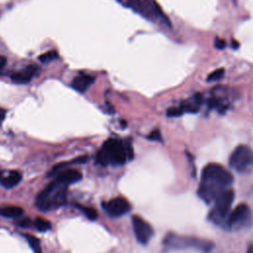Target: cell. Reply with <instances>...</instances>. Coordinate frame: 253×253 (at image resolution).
Listing matches in <instances>:
<instances>
[{
    "label": "cell",
    "instance_id": "1",
    "mask_svg": "<svg viewBox=\"0 0 253 253\" xmlns=\"http://www.w3.org/2000/svg\"><path fill=\"white\" fill-rule=\"evenodd\" d=\"M233 183L234 176L226 168L219 164H209L202 171L198 195L205 203L211 204Z\"/></svg>",
    "mask_w": 253,
    "mask_h": 253
},
{
    "label": "cell",
    "instance_id": "2",
    "mask_svg": "<svg viewBox=\"0 0 253 253\" xmlns=\"http://www.w3.org/2000/svg\"><path fill=\"white\" fill-rule=\"evenodd\" d=\"M68 185L55 179L44 189L36 199V206L40 211L56 210L66 202Z\"/></svg>",
    "mask_w": 253,
    "mask_h": 253
},
{
    "label": "cell",
    "instance_id": "3",
    "mask_svg": "<svg viewBox=\"0 0 253 253\" xmlns=\"http://www.w3.org/2000/svg\"><path fill=\"white\" fill-rule=\"evenodd\" d=\"M128 160L126 145L121 140L110 139L106 141L97 153V162L101 165H122Z\"/></svg>",
    "mask_w": 253,
    "mask_h": 253
},
{
    "label": "cell",
    "instance_id": "4",
    "mask_svg": "<svg viewBox=\"0 0 253 253\" xmlns=\"http://www.w3.org/2000/svg\"><path fill=\"white\" fill-rule=\"evenodd\" d=\"M164 245L167 249H184L195 248L202 253H210L214 248V243L210 240L202 239L199 238L189 236H179L169 233L164 239Z\"/></svg>",
    "mask_w": 253,
    "mask_h": 253
},
{
    "label": "cell",
    "instance_id": "5",
    "mask_svg": "<svg viewBox=\"0 0 253 253\" xmlns=\"http://www.w3.org/2000/svg\"><path fill=\"white\" fill-rule=\"evenodd\" d=\"M235 191L228 188L214 201V208L209 214V220L212 223L216 224H222L225 221L235 201Z\"/></svg>",
    "mask_w": 253,
    "mask_h": 253
},
{
    "label": "cell",
    "instance_id": "6",
    "mask_svg": "<svg viewBox=\"0 0 253 253\" xmlns=\"http://www.w3.org/2000/svg\"><path fill=\"white\" fill-rule=\"evenodd\" d=\"M229 166L239 173H246L253 169V150L245 145L236 148L229 157Z\"/></svg>",
    "mask_w": 253,
    "mask_h": 253
},
{
    "label": "cell",
    "instance_id": "7",
    "mask_svg": "<svg viewBox=\"0 0 253 253\" xmlns=\"http://www.w3.org/2000/svg\"><path fill=\"white\" fill-rule=\"evenodd\" d=\"M251 220L252 213L250 207L247 204L241 203L238 207H236L232 213H229L225 222V225L229 231L237 232L249 225Z\"/></svg>",
    "mask_w": 253,
    "mask_h": 253
},
{
    "label": "cell",
    "instance_id": "8",
    "mask_svg": "<svg viewBox=\"0 0 253 253\" xmlns=\"http://www.w3.org/2000/svg\"><path fill=\"white\" fill-rule=\"evenodd\" d=\"M133 226L135 238L141 244H148L154 235L152 226L140 216L133 217Z\"/></svg>",
    "mask_w": 253,
    "mask_h": 253
},
{
    "label": "cell",
    "instance_id": "9",
    "mask_svg": "<svg viewBox=\"0 0 253 253\" xmlns=\"http://www.w3.org/2000/svg\"><path fill=\"white\" fill-rule=\"evenodd\" d=\"M104 211L113 218L126 215L131 210V205L125 198H115L103 204Z\"/></svg>",
    "mask_w": 253,
    "mask_h": 253
},
{
    "label": "cell",
    "instance_id": "10",
    "mask_svg": "<svg viewBox=\"0 0 253 253\" xmlns=\"http://www.w3.org/2000/svg\"><path fill=\"white\" fill-rule=\"evenodd\" d=\"M40 71L39 66L37 65H29L27 66L26 68H24V70L21 71V72H18V73H15L11 75V80L15 83H18V84H25V83H28L32 80V78L38 74Z\"/></svg>",
    "mask_w": 253,
    "mask_h": 253
},
{
    "label": "cell",
    "instance_id": "11",
    "mask_svg": "<svg viewBox=\"0 0 253 253\" xmlns=\"http://www.w3.org/2000/svg\"><path fill=\"white\" fill-rule=\"evenodd\" d=\"M83 178L82 173L75 169H63L57 175V180L60 182L66 184V185H71V184L76 183Z\"/></svg>",
    "mask_w": 253,
    "mask_h": 253
},
{
    "label": "cell",
    "instance_id": "12",
    "mask_svg": "<svg viewBox=\"0 0 253 253\" xmlns=\"http://www.w3.org/2000/svg\"><path fill=\"white\" fill-rule=\"evenodd\" d=\"M95 80V77L89 75V74H80L79 75H77L76 77H74V79L73 80L72 86L74 89H75L76 91L80 92V93H84V92L93 84Z\"/></svg>",
    "mask_w": 253,
    "mask_h": 253
},
{
    "label": "cell",
    "instance_id": "13",
    "mask_svg": "<svg viewBox=\"0 0 253 253\" xmlns=\"http://www.w3.org/2000/svg\"><path fill=\"white\" fill-rule=\"evenodd\" d=\"M202 100L203 98L201 94H195L192 98L182 102L180 108L183 113H197L200 110Z\"/></svg>",
    "mask_w": 253,
    "mask_h": 253
},
{
    "label": "cell",
    "instance_id": "14",
    "mask_svg": "<svg viewBox=\"0 0 253 253\" xmlns=\"http://www.w3.org/2000/svg\"><path fill=\"white\" fill-rule=\"evenodd\" d=\"M22 179V175L20 172L18 171H10L9 174L7 176H3L2 173L0 172V183L2 184V186L5 188H12L15 187L17 184H19V182Z\"/></svg>",
    "mask_w": 253,
    "mask_h": 253
},
{
    "label": "cell",
    "instance_id": "15",
    "mask_svg": "<svg viewBox=\"0 0 253 253\" xmlns=\"http://www.w3.org/2000/svg\"><path fill=\"white\" fill-rule=\"evenodd\" d=\"M23 209L20 207H6L0 209V216L5 218H20L23 215Z\"/></svg>",
    "mask_w": 253,
    "mask_h": 253
},
{
    "label": "cell",
    "instance_id": "16",
    "mask_svg": "<svg viewBox=\"0 0 253 253\" xmlns=\"http://www.w3.org/2000/svg\"><path fill=\"white\" fill-rule=\"evenodd\" d=\"M77 208L84 213V215L90 220V221H96L98 218V213L96 212L95 209L93 208H90V207H86V206H82V205H76Z\"/></svg>",
    "mask_w": 253,
    "mask_h": 253
},
{
    "label": "cell",
    "instance_id": "17",
    "mask_svg": "<svg viewBox=\"0 0 253 253\" xmlns=\"http://www.w3.org/2000/svg\"><path fill=\"white\" fill-rule=\"evenodd\" d=\"M35 225H36V228L41 233H45V232L50 231V229L52 228V223L49 221L42 219V218H38L36 220Z\"/></svg>",
    "mask_w": 253,
    "mask_h": 253
},
{
    "label": "cell",
    "instance_id": "18",
    "mask_svg": "<svg viewBox=\"0 0 253 253\" xmlns=\"http://www.w3.org/2000/svg\"><path fill=\"white\" fill-rule=\"evenodd\" d=\"M59 57L60 56H59V53L57 51H50V52H47V53L41 55L40 60L43 63H48V62H51L53 60H56L57 59H59Z\"/></svg>",
    "mask_w": 253,
    "mask_h": 253
},
{
    "label": "cell",
    "instance_id": "19",
    "mask_svg": "<svg viewBox=\"0 0 253 253\" xmlns=\"http://www.w3.org/2000/svg\"><path fill=\"white\" fill-rule=\"evenodd\" d=\"M224 68H219V70L214 71L212 74H210L207 77V81L208 82H213V81H219L223 78L224 76Z\"/></svg>",
    "mask_w": 253,
    "mask_h": 253
},
{
    "label": "cell",
    "instance_id": "20",
    "mask_svg": "<svg viewBox=\"0 0 253 253\" xmlns=\"http://www.w3.org/2000/svg\"><path fill=\"white\" fill-rule=\"evenodd\" d=\"M25 238H26V239L28 240L30 246L34 249V251H35L36 253L41 252V244H40L39 238H37L34 237V236H30V235H26Z\"/></svg>",
    "mask_w": 253,
    "mask_h": 253
},
{
    "label": "cell",
    "instance_id": "21",
    "mask_svg": "<svg viewBox=\"0 0 253 253\" xmlns=\"http://www.w3.org/2000/svg\"><path fill=\"white\" fill-rule=\"evenodd\" d=\"M167 114V116L168 117H180L182 116V115L184 114L182 109L179 107H172V108H169L166 112Z\"/></svg>",
    "mask_w": 253,
    "mask_h": 253
},
{
    "label": "cell",
    "instance_id": "22",
    "mask_svg": "<svg viewBox=\"0 0 253 253\" xmlns=\"http://www.w3.org/2000/svg\"><path fill=\"white\" fill-rule=\"evenodd\" d=\"M148 139L150 140V141L162 142L163 141V135H162V134H160L159 130H154L148 135Z\"/></svg>",
    "mask_w": 253,
    "mask_h": 253
},
{
    "label": "cell",
    "instance_id": "23",
    "mask_svg": "<svg viewBox=\"0 0 253 253\" xmlns=\"http://www.w3.org/2000/svg\"><path fill=\"white\" fill-rule=\"evenodd\" d=\"M125 145H126V149H127V153H128V160H132L134 158L133 146H132V144L129 141L125 142Z\"/></svg>",
    "mask_w": 253,
    "mask_h": 253
},
{
    "label": "cell",
    "instance_id": "24",
    "mask_svg": "<svg viewBox=\"0 0 253 253\" xmlns=\"http://www.w3.org/2000/svg\"><path fill=\"white\" fill-rule=\"evenodd\" d=\"M215 47H216L218 50H223V49L226 47V43H225L224 40L220 39V38H217L216 41H215Z\"/></svg>",
    "mask_w": 253,
    "mask_h": 253
},
{
    "label": "cell",
    "instance_id": "25",
    "mask_svg": "<svg viewBox=\"0 0 253 253\" xmlns=\"http://www.w3.org/2000/svg\"><path fill=\"white\" fill-rule=\"evenodd\" d=\"M6 62H7L6 58H5L4 56H1V55H0V73H1L3 68L5 67Z\"/></svg>",
    "mask_w": 253,
    "mask_h": 253
},
{
    "label": "cell",
    "instance_id": "26",
    "mask_svg": "<svg viewBox=\"0 0 253 253\" xmlns=\"http://www.w3.org/2000/svg\"><path fill=\"white\" fill-rule=\"evenodd\" d=\"M30 220L29 219H21L17 223L19 224V226H23V227H25V226H29L30 224Z\"/></svg>",
    "mask_w": 253,
    "mask_h": 253
},
{
    "label": "cell",
    "instance_id": "27",
    "mask_svg": "<svg viewBox=\"0 0 253 253\" xmlns=\"http://www.w3.org/2000/svg\"><path fill=\"white\" fill-rule=\"evenodd\" d=\"M232 45H233V49H235V50L238 49V47H239V44H238L236 40H234V41L232 42Z\"/></svg>",
    "mask_w": 253,
    "mask_h": 253
},
{
    "label": "cell",
    "instance_id": "28",
    "mask_svg": "<svg viewBox=\"0 0 253 253\" xmlns=\"http://www.w3.org/2000/svg\"><path fill=\"white\" fill-rule=\"evenodd\" d=\"M5 111L2 110V109H0V120H3L5 118Z\"/></svg>",
    "mask_w": 253,
    "mask_h": 253
},
{
    "label": "cell",
    "instance_id": "29",
    "mask_svg": "<svg viewBox=\"0 0 253 253\" xmlns=\"http://www.w3.org/2000/svg\"><path fill=\"white\" fill-rule=\"evenodd\" d=\"M247 253H253V249H249Z\"/></svg>",
    "mask_w": 253,
    "mask_h": 253
},
{
    "label": "cell",
    "instance_id": "30",
    "mask_svg": "<svg viewBox=\"0 0 253 253\" xmlns=\"http://www.w3.org/2000/svg\"><path fill=\"white\" fill-rule=\"evenodd\" d=\"M39 253H42V252H39Z\"/></svg>",
    "mask_w": 253,
    "mask_h": 253
}]
</instances>
